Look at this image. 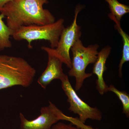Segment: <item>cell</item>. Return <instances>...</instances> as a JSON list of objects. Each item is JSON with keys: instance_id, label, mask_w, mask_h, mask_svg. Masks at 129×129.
Wrapping results in <instances>:
<instances>
[{"instance_id": "obj_1", "label": "cell", "mask_w": 129, "mask_h": 129, "mask_svg": "<svg viewBox=\"0 0 129 129\" xmlns=\"http://www.w3.org/2000/svg\"><path fill=\"white\" fill-rule=\"evenodd\" d=\"M48 0H11L1 9L6 18L7 25L14 32L23 26L53 23L55 17L44 6Z\"/></svg>"}, {"instance_id": "obj_2", "label": "cell", "mask_w": 129, "mask_h": 129, "mask_svg": "<svg viewBox=\"0 0 129 129\" xmlns=\"http://www.w3.org/2000/svg\"><path fill=\"white\" fill-rule=\"evenodd\" d=\"M36 73L35 68L23 58L0 55V90L15 86L29 87Z\"/></svg>"}, {"instance_id": "obj_3", "label": "cell", "mask_w": 129, "mask_h": 129, "mask_svg": "<svg viewBox=\"0 0 129 129\" xmlns=\"http://www.w3.org/2000/svg\"><path fill=\"white\" fill-rule=\"evenodd\" d=\"M99 47L97 44L90 45L86 47L84 46L80 39L72 47V67L68 74L75 78V90L80 89L85 79L92 76V73H87L85 70L89 64L94 63L95 62Z\"/></svg>"}, {"instance_id": "obj_4", "label": "cell", "mask_w": 129, "mask_h": 129, "mask_svg": "<svg viewBox=\"0 0 129 129\" xmlns=\"http://www.w3.org/2000/svg\"><path fill=\"white\" fill-rule=\"evenodd\" d=\"M64 19L60 18L54 23L44 25H32L23 26L13 32L12 37L15 40H25L28 46L32 48L34 41L45 40L50 44L51 48L57 47L61 34L64 28Z\"/></svg>"}, {"instance_id": "obj_5", "label": "cell", "mask_w": 129, "mask_h": 129, "mask_svg": "<svg viewBox=\"0 0 129 129\" xmlns=\"http://www.w3.org/2000/svg\"><path fill=\"white\" fill-rule=\"evenodd\" d=\"M61 87L68 97L69 110L79 115V120L85 123L88 119L101 121L102 119L101 111L96 107H91L83 101L72 87L67 75L60 80Z\"/></svg>"}, {"instance_id": "obj_6", "label": "cell", "mask_w": 129, "mask_h": 129, "mask_svg": "<svg viewBox=\"0 0 129 129\" xmlns=\"http://www.w3.org/2000/svg\"><path fill=\"white\" fill-rule=\"evenodd\" d=\"M49 103L48 106L41 108L39 116L33 120H28L20 113L19 129H51L60 120L68 121L69 116L65 115L50 101Z\"/></svg>"}, {"instance_id": "obj_7", "label": "cell", "mask_w": 129, "mask_h": 129, "mask_svg": "<svg viewBox=\"0 0 129 129\" xmlns=\"http://www.w3.org/2000/svg\"><path fill=\"white\" fill-rule=\"evenodd\" d=\"M82 8V6L80 5L76 6L73 21L70 25L63 29L57 47L54 48L56 54L70 69L72 67V60L70 51L74 43L80 39L82 35L80 27L77 24V20L79 12Z\"/></svg>"}, {"instance_id": "obj_8", "label": "cell", "mask_w": 129, "mask_h": 129, "mask_svg": "<svg viewBox=\"0 0 129 129\" xmlns=\"http://www.w3.org/2000/svg\"><path fill=\"white\" fill-rule=\"evenodd\" d=\"M41 48L48 54V61L46 69L40 76L37 82L43 89H46L52 81L56 79L61 80L66 75L62 69L63 63L56 54L54 48L46 46H42Z\"/></svg>"}, {"instance_id": "obj_9", "label": "cell", "mask_w": 129, "mask_h": 129, "mask_svg": "<svg viewBox=\"0 0 129 129\" xmlns=\"http://www.w3.org/2000/svg\"><path fill=\"white\" fill-rule=\"evenodd\" d=\"M111 47L106 46L98 52L97 57L94 63L92 74L97 77L96 81V88L101 95H104L108 92V86L106 84L103 79V74L107 70L106 62L111 52Z\"/></svg>"}, {"instance_id": "obj_10", "label": "cell", "mask_w": 129, "mask_h": 129, "mask_svg": "<svg viewBox=\"0 0 129 129\" xmlns=\"http://www.w3.org/2000/svg\"><path fill=\"white\" fill-rule=\"evenodd\" d=\"M109 17L115 23L114 27L116 30L120 34L122 37L123 42L122 57L119 64L118 75L120 78L122 76V68L123 64L129 61V36L123 30L120 26V22L117 21L114 17L111 14L108 15Z\"/></svg>"}, {"instance_id": "obj_11", "label": "cell", "mask_w": 129, "mask_h": 129, "mask_svg": "<svg viewBox=\"0 0 129 129\" xmlns=\"http://www.w3.org/2000/svg\"><path fill=\"white\" fill-rule=\"evenodd\" d=\"M5 16L2 13L0 14V51L6 48L12 46L10 38L12 37L13 31L3 21Z\"/></svg>"}, {"instance_id": "obj_12", "label": "cell", "mask_w": 129, "mask_h": 129, "mask_svg": "<svg viewBox=\"0 0 129 129\" xmlns=\"http://www.w3.org/2000/svg\"><path fill=\"white\" fill-rule=\"evenodd\" d=\"M109 5L111 15L117 21L120 22L124 15L129 12V6L122 4L118 0H105Z\"/></svg>"}, {"instance_id": "obj_13", "label": "cell", "mask_w": 129, "mask_h": 129, "mask_svg": "<svg viewBox=\"0 0 129 129\" xmlns=\"http://www.w3.org/2000/svg\"><path fill=\"white\" fill-rule=\"evenodd\" d=\"M108 91H111L117 95L122 102L123 106V113L127 118L129 117V95L127 92L120 91L112 85H109L108 89Z\"/></svg>"}, {"instance_id": "obj_14", "label": "cell", "mask_w": 129, "mask_h": 129, "mask_svg": "<svg viewBox=\"0 0 129 129\" xmlns=\"http://www.w3.org/2000/svg\"><path fill=\"white\" fill-rule=\"evenodd\" d=\"M51 129H83L74 125L72 123L67 124L62 122H58L53 125Z\"/></svg>"}, {"instance_id": "obj_15", "label": "cell", "mask_w": 129, "mask_h": 129, "mask_svg": "<svg viewBox=\"0 0 129 129\" xmlns=\"http://www.w3.org/2000/svg\"><path fill=\"white\" fill-rule=\"evenodd\" d=\"M72 121H71V123L76 125L83 129H98L97 128H92L91 126L89 125H86L84 123H81L78 118H73L72 119Z\"/></svg>"}, {"instance_id": "obj_16", "label": "cell", "mask_w": 129, "mask_h": 129, "mask_svg": "<svg viewBox=\"0 0 129 129\" xmlns=\"http://www.w3.org/2000/svg\"><path fill=\"white\" fill-rule=\"evenodd\" d=\"M11 1V0H0V9L3 7L6 3Z\"/></svg>"}]
</instances>
